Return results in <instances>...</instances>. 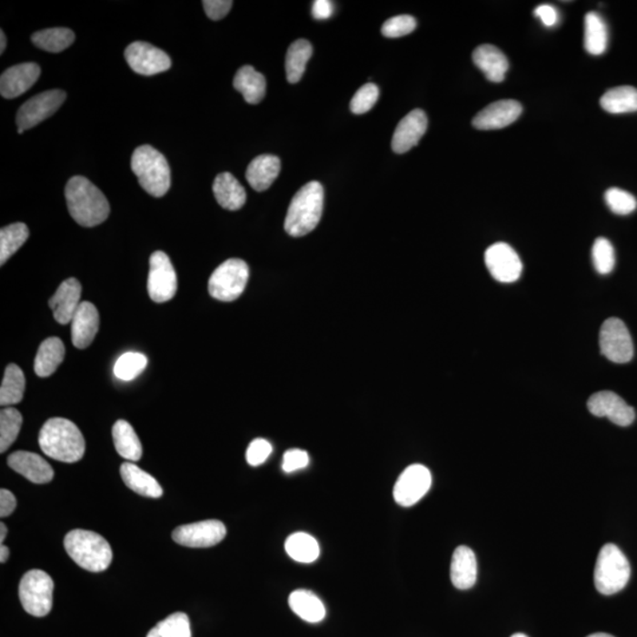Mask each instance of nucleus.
<instances>
[{
    "label": "nucleus",
    "mask_w": 637,
    "mask_h": 637,
    "mask_svg": "<svg viewBox=\"0 0 637 637\" xmlns=\"http://www.w3.org/2000/svg\"><path fill=\"white\" fill-rule=\"evenodd\" d=\"M67 209L83 227H95L108 219L110 205L100 189L85 177L75 176L65 187Z\"/></svg>",
    "instance_id": "nucleus-1"
},
{
    "label": "nucleus",
    "mask_w": 637,
    "mask_h": 637,
    "mask_svg": "<svg viewBox=\"0 0 637 637\" xmlns=\"http://www.w3.org/2000/svg\"><path fill=\"white\" fill-rule=\"evenodd\" d=\"M39 446L47 457L63 463L81 461L85 453V437L73 422L51 418L39 433Z\"/></svg>",
    "instance_id": "nucleus-2"
},
{
    "label": "nucleus",
    "mask_w": 637,
    "mask_h": 637,
    "mask_svg": "<svg viewBox=\"0 0 637 637\" xmlns=\"http://www.w3.org/2000/svg\"><path fill=\"white\" fill-rule=\"evenodd\" d=\"M323 188L319 182L304 184L288 208L284 229L291 236L307 235L315 229L322 219L323 211Z\"/></svg>",
    "instance_id": "nucleus-3"
},
{
    "label": "nucleus",
    "mask_w": 637,
    "mask_h": 637,
    "mask_svg": "<svg viewBox=\"0 0 637 637\" xmlns=\"http://www.w3.org/2000/svg\"><path fill=\"white\" fill-rule=\"evenodd\" d=\"M65 548L79 567L91 572H102L113 561V550L105 537L89 530L76 529L67 533Z\"/></svg>",
    "instance_id": "nucleus-4"
},
{
    "label": "nucleus",
    "mask_w": 637,
    "mask_h": 637,
    "mask_svg": "<svg viewBox=\"0 0 637 637\" xmlns=\"http://www.w3.org/2000/svg\"><path fill=\"white\" fill-rule=\"evenodd\" d=\"M132 169L141 187L152 196L162 197L168 193L172 177L167 158L152 145H141L134 150Z\"/></svg>",
    "instance_id": "nucleus-5"
},
{
    "label": "nucleus",
    "mask_w": 637,
    "mask_h": 637,
    "mask_svg": "<svg viewBox=\"0 0 637 637\" xmlns=\"http://www.w3.org/2000/svg\"><path fill=\"white\" fill-rule=\"evenodd\" d=\"M631 573V563L620 548L615 544L603 545L593 572L597 592L603 595H614L626 588Z\"/></svg>",
    "instance_id": "nucleus-6"
},
{
    "label": "nucleus",
    "mask_w": 637,
    "mask_h": 637,
    "mask_svg": "<svg viewBox=\"0 0 637 637\" xmlns=\"http://www.w3.org/2000/svg\"><path fill=\"white\" fill-rule=\"evenodd\" d=\"M54 581L45 572L30 571L22 577L19 599L27 614L45 617L53 609Z\"/></svg>",
    "instance_id": "nucleus-7"
},
{
    "label": "nucleus",
    "mask_w": 637,
    "mask_h": 637,
    "mask_svg": "<svg viewBox=\"0 0 637 637\" xmlns=\"http://www.w3.org/2000/svg\"><path fill=\"white\" fill-rule=\"evenodd\" d=\"M249 267L244 260L229 259L214 271L209 279V294L220 302H234L247 286Z\"/></svg>",
    "instance_id": "nucleus-8"
},
{
    "label": "nucleus",
    "mask_w": 637,
    "mask_h": 637,
    "mask_svg": "<svg viewBox=\"0 0 637 637\" xmlns=\"http://www.w3.org/2000/svg\"><path fill=\"white\" fill-rule=\"evenodd\" d=\"M601 353L615 363H627L634 357V345L626 323L619 318L605 320L600 331Z\"/></svg>",
    "instance_id": "nucleus-9"
},
{
    "label": "nucleus",
    "mask_w": 637,
    "mask_h": 637,
    "mask_svg": "<svg viewBox=\"0 0 637 637\" xmlns=\"http://www.w3.org/2000/svg\"><path fill=\"white\" fill-rule=\"evenodd\" d=\"M148 292L150 299L157 304L170 302L177 292V275L172 261L164 252L150 256Z\"/></svg>",
    "instance_id": "nucleus-10"
},
{
    "label": "nucleus",
    "mask_w": 637,
    "mask_h": 637,
    "mask_svg": "<svg viewBox=\"0 0 637 637\" xmlns=\"http://www.w3.org/2000/svg\"><path fill=\"white\" fill-rule=\"evenodd\" d=\"M433 485L430 470L422 464H413L403 471L393 489L394 501L403 508L417 504Z\"/></svg>",
    "instance_id": "nucleus-11"
},
{
    "label": "nucleus",
    "mask_w": 637,
    "mask_h": 637,
    "mask_svg": "<svg viewBox=\"0 0 637 637\" xmlns=\"http://www.w3.org/2000/svg\"><path fill=\"white\" fill-rule=\"evenodd\" d=\"M66 94L63 90H49L24 103L17 114V125L24 132L42 124L53 116L65 103Z\"/></svg>",
    "instance_id": "nucleus-12"
},
{
    "label": "nucleus",
    "mask_w": 637,
    "mask_h": 637,
    "mask_svg": "<svg viewBox=\"0 0 637 637\" xmlns=\"http://www.w3.org/2000/svg\"><path fill=\"white\" fill-rule=\"evenodd\" d=\"M227 535L223 522L208 520L181 525L173 532V540L188 548H211L219 544Z\"/></svg>",
    "instance_id": "nucleus-13"
},
{
    "label": "nucleus",
    "mask_w": 637,
    "mask_h": 637,
    "mask_svg": "<svg viewBox=\"0 0 637 637\" xmlns=\"http://www.w3.org/2000/svg\"><path fill=\"white\" fill-rule=\"evenodd\" d=\"M125 59L134 73L144 76L164 73L172 66V59L164 50L145 42H134L126 47Z\"/></svg>",
    "instance_id": "nucleus-14"
},
{
    "label": "nucleus",
    "mask_w": 637,
    "mask_h": 637,
    "mask_svg": "<svg viewBox=\"0 0 637 637\" xmlns=\"http://www.w3.org/2000/svg\"><path fill=\"white\" fill-rule=\"evenodd\" d=\"M485 264L493 279L503 284L514 283L523 271V264L516 251L504 243L494 244L486 249Z\"/></svg>",
    "instance_id": "nucleus-15"
},
{
    "label": "nucleus",
    "mask_w": 637,
    "mask_h": 637,
    "mask_svg": "<svg viewBox=\"0 0 637 637\" xmlns=\"http://www.w3.org/2000/svg\"><path fill=\"white\" fill-rule=\"evenodd\" d=\"M588 410L596 417H607L619 426H629L635 421V410L612 391L593 393L589 398Z\"/></svg>",
    "instance_id": "nucleus-16"
},
{
    "label": "nucleus",
    "mask_w": 637,
    "mask_h": 637,
    "mask_svg": "<svg viewBox=\"0 0 637 637\" xmlns=\"http://www.w3.org/2000/svg\"><path fill=\"white\" fill-rule=\"evenodd\" d=\"M523 106L514 100H502L485 106L474 116L473 125L480 130L503 129L520 118Z\"/></svg>",
    "instance_id": "nucleus-17"
},
{
    "label": "nucleus",
    "mask_w": 637,
    "mask_h": 637,
    "mask_svg": "<svg viewBox=\"0 0 637 637\" xmlns=\"http://www.w3.org/2000/svg\"><path fill=\"white\" fill-rule=\"evenodd\" d=\"M41 76V67L35 63H23L4 71L0 77V94L6 100L21 96L33 88Z\"/></svg>",
    "instance_id": "nucleus-18"
},
{
    "label": "nucleus",
    "mask_w": 637,
    "mask_h": 637,
    "mask_svg": "<svg viewBox=\"0 0 637 637\" xmlns=\"http://www.w3.org/2000/svg\"><path fill=\"white\" fill-rule=\"evenodd\" d=\"M427 116L421 109H415L403 118L392 138V149L405 154L419 144L427 130Z\"/></svg>",
    "instance_id": "nucleus-19"
},
{
    "label": "nucleus",
    "mask_w": 637,
    "mask_h": 637,
    "mask_svg": "<svg viewBox=\"0 0 637 637\" xmlns=\"http://www.w3.org/2000/svg\"><path fill=\"white\" fill-rule=\"evenodd\" d=\"M7 464L35 484H46L54 480L53 466L37 453L15 451L7 458Z\"/></svg>",
    "instance_id": "nucleus-20"
},
{
    "label": "nucleus",
    "mask_w": 637,
    "mask_h": 637,
    "mask_svg": "<svg viewBox=\"0 0 637 637\" xmlns=\"http://www.w3.org/2000/svg\"><path fill=\"white\" fill-rule=\"evenodd\" d=\"M82 286L79 281L70 278L62 283L61 286L50 299L49 304L54 312L55 319L61 324L73 322L75 314L81 306Z\"/></svg>",
    "instance_id": "nucleus-21"
},
{
    "label": "nucleus",
    "mask_w": 637,
    "mask_h": 637,
    "mask_svg": "<svg viewBox=\"0 0 637 637\" xmlns=\"http://www.w3.org/2000/svg\"><path fill=\"white\" fill-rule=\"evenodd\" d=\"M100 330V314L96 306L89 302H83L73 322H71V339L74 346L85 350L93 343Z\"/></svg>",
    "instance_id": "nucleus-22"
},
{
    "label": "nucleus",
    "mask_w": 637,
    "mask_h": 637,
    "mask_svg": "<svg viewBox=\"0 0 637 637\" xmlns=\"http://www.w3.org/2000/svg\"><path fill=\"white\" fill-rule=\"evenodd\" d=\"M473 59L474 65L490 82L501 83L504 81L505 75L509 70V61L498 47L490 45L478 46L473 51Z\"/></svg>",
    "instance_id": "nucleus-23"
},
{
    "label": "nucleus",
    "mask_w": 637,
    "mask_h": 637,
    "mask_svg": "<svg viewBox=\"0 0 637 637\" xmlns=\"http://www.w3.org/2000/svg\"><path fill=\"white\" fill-rule=\"evenodd\" d=\"M451 581L457 589L466 591L477 581V560L473 550L461 545L454 550L451 561Z\"/></svg>",
    "instance_id": "nucleus-24"
},
{
    "label": "nucleus",
    "mask_w": 637,
    "mask_h": 637,
    "mask_svg": "<svg viewBox=\"0 0 637 637\" xmlns=\"http://www.w3.org/2000/svg\"><path fill=\"white\" fill-rule=\"evenodd\" d=\"M213 192L217 204L227 211H239L246 204V191L231 173H223L216 176Z\"/></svg>",
    "instance_id": "nucleus-25"
},
{
    "label": "nucleus",
    "mask_w": 637,
    "mask_h": 637,
    "mask_svg": "<svg viewBox=\"0 0 637 637\" xmlns=\"http://www.w3.org/2000/svg\"><path fill=\"white\" fill-rule=\"evenodd\" d=\"M281 170L280 158L274 155H260L249 164L246 179L256 192L267 191Z\"/></svg>",
    "instance_id": "nucleus-26"
},
{
    "label": "nucleus",
    "mask_w": 637,
    "mask_h": 637,
    "mask_svg": "<svg viewBox=\"0 0 637 637\" xmlns=\"http://www.w3.org/2000/svg\"><path fill=\"white\" fill-rule=\"evenodd\" d=\"M65 357V346L62 340L51 336L41 343L35 359V372L38 377L46 378L57 371Z\"/></svg>",
    "instance_id": "nucleus-27"
},
{
    "label": "nucleus",
    "mask_w": 637,
    "mask_h": 637,
    "mask_svg": "<svg viewBox=\"0 0 637 637\" xmlns=\"http://www.w3.org/2000/svg\"><path fill=\"white\" fill-rule=\"evenodd\" d=\"M121 477L124 484L134 493L141 496L160 498L164 489L158 482L145 471L138 468L134 463L126 462L121 466Z\"/></svg>",
    "instance_id": "nucleus-28"
},
{
    "label": "nucleus",
    "mask_w": 637,
    "mask_h": 637,
    "mask_svg": "<svg viewBox=\"0 0 637 637\" xmlns=\"http://www.w3.org/2000/svg\"><path fill=\"white\" fill-rule=\"evenodd\" d=\"M233 85L249 105H257L266 95V78L251 65H244L237 71Z\"/></svg>",
    "instance_id": "nucleus-29"
},
{
    "label": "nucleus",
    "mask_w": 637,
    "mask_h": 637,
    "mask_svg": "<svg viewBox=\"0 0 637 637\" xmlns=\"http://www.w3.org/2000/svg\"><path fill=\"white\" fill-rule=\"evenodd\" d=\"M288 603L295 615L310 623L322 622L326 616V608L323 601L314 592L299 589L293 592Z\"/></svg>",
    "instance_id": "nucleus-30"
},
{
    "label": "nucleus",
    "mask_w": 637,
    "mask_h": 637,
    "mask_svg": "<svg viewBox=\"0 0 637 637\" xmlns=\"http://www.w3.org/2000/svg\"><path fill=\"white\" fill-rule=\"evenodd\" d=\"M114 447L121 457L130 462H138L144 453L140 438L134 433V427L125 421H117L113 426Z\"/></svg>",
    "instance_id": "nucleus-31"
},
{
    "label": "nucleus",
    "mask_w": 637,
    "mask_h": 637,
    "mask_svg": "<svg viewBox=\"0 0 637 637\" xmlns=\"http://www.w3.org/2000/svg\"><path fill=\"white\" fill-rule=\"evenodd\" d=\"M608 46V27L596 12H589L584 19V47L588 54L600 56Z\"/></svg>",
    "instance_id": "nucleus-32"
},
{
    "label": "nucleus",
    "mask_w": 637,
    "mask_h": 637,
    "mask_svg": "<svg viewBox=\"0 0 637 637\" xmlns=\"http://www.w3.org/2000/svg\"><path fill=\"white\" fill-rule=\"evenodd\" d=\"M601 106L614 114L637 112V89L632 86L611 89L601 97Z\"/></svg>",
    "instance_id": "nucleus-33"
},
{
    "label": "nucleus",
    "mask_w": 637,
    "mask_h": 637,
    "mask_svg": "<svg viewBox=\"0 0 637 637\" xmlns=\"http://www.w3.org/2000/svg\"><path fill=\"white\" fill-rule=\"evenodd\" d=\"M314 54V47L311 43L299 39L290 46L286 56V75L287 81L295 85L303 78L308 61Z\"/></svg>",
    "instance_id": "nucleus-34"
},
{
    "label": "nucleus",
    "mask_w": 637,
    "mask_h": 637,
    "mask_svg": "<svg viewBox=\"0 0 637 637\" xmlns=\"http://www.w3.org/2000/svg\"><path fill=\"white\" fill-rule=\"evenodd\" d=\"M25 392V375L21 367L11 363L6 367L2 387H0V405H15L23 401Z\"/></svg>",
    "instance_id": "nucleus-35"
},
{
    "label": "nucleus",
    "mask_w": 637,
    "mask_h": 637,
    "mask_svg": "<svg viewBox=\"0 0 637 637\" xmlns=\"http://www.w3.org/2000/svg\"><path fill=\"white\" fill-rule=\"evenodd\" d=\"M284 549L291 559L300 563H314L320 555V547L314 537L304 532L293 533L287 538Z\"/></svg>",
    "instance_id": "nucleus-36"
},
{
    "label": "nucleus",
    "mask_w": 637,
    "mask_h": 637,
    "mask_svg": "<svg viewBox=\"0 0 637 637\" xmlns=\"http://www.w3.org/2000/svg\"><path fill=\"white\" fill-rule=\"evenodd\" d=\"M31 41L39 49L45 50L47 53L58 54L73 45L75 34L74 31L65 29V27H55V29L38 31L33 35Z\"/></svg>",
    "instance_id": "nucleus-37"
},
{
    "label": "nucleus",
    "mask_w": 637,
    "mask_h": 637,
    "mask_svg": "<svg viewBox=\"0 0 637 637\" xmlns=\"http://www.w3.org/2000/svg\"><path fill=\"white\" fill-rule=\"evenodd\" d=\"M30 231L25 224L17 223L6 225L0 231V264L6 261L29 239Z\"/></svg>",
    "instance_id": "nucleus-38"
},
{
    "label": "nucleus",
    "mask_w": 637,
    "mask_h": 637,
    "mask_svg": "<svg viewBox=\"0 0 637 637\" xmlns=\"http://www.w3.org/2000/svg\"><path fill=\"white\" fill-rule=\"evenodd\" d=\"M146 637H192L191 621L184 612H174L157 623Z\"/></svg>",
    "instance_id": "nucleus-39"
},
{
    "label": "nucleus",
    "mask_w": 637,
    "mask_h": 637,
    "mask_svg": "<svg viewBox=\"0 0 637 637\" xmlns=\"http://www.w3.org/2000/svg\"><path fill=\"white\" fill-rule=\"evenodd\" d=\"M22 425V414L14 407H6L0 413V453H5L14 444L21 433Z\"/></svg>",
    "instance_id": "nucleus-40"
},
{
    "label": "nucleus",
    "mask_w": 637,
    "mask_h": 637,
    "mask_svg": "<svg viewBox=\"0 0 637 637\" xmlns=\"http://www.w3.org/2000/svg\"><path fill=\"white\" fill-rule=\"evenodd\" d=\"M148 365V358L137 352H128L121 355L114 363V372L118 379L130 382L136 379Z\"/></svg>",
    "instance_id": "nucleus-41"
},
{
    "label": "nucleus",
    "mask_w": 637,
    "mask_h": 637,
    "mask_svg": "<svg viewBox=\"0 0 637 637\" xmlns=\"http://www.w3.org/2000/svg\"><path fill=\"white\" fill-rule=\"evenodd\" d=\"M593 266L600 274L607 275L615 267V251L611 241L599 237L592 246Z\"/></svg>",
    "instance_id": "nucleus-42"
},
{
    "label": "nucleus",
    "mask_w": 637,
    "mask_h": 637,
    "mask_svg": "<svg viewBox=\"0 0 637 637\" xmlns=\"http://www.w3.org/2000/svg\"><path fill=\"white\" fill-rule=\"evenodd\" d=\"M605 204L612 213L628 215L636 211L637 201L631 193L620 188L608 189L604 194Z\"/></svg>",
    "instance_id": "nucleus-43"
},
{
    "label": "nucleus",
    "mask_w": 637,
    "mask_h": 637,
    "mask_svg": "<svg viewBox=\"0 0 637 637\" xmlns=\"http://www.w3.org/2000/svg\"><path fill=\"white\" fill-rule=\"evenodd\" d=\"M379 98L378 86L373 83H367L363 85L354 95L351 101V112L355 114H363L370 112L375 105Z\"/></svg>",
    "instance_id": "nucleus-44"
},
{
    "label": "nucleus",
    "mask_w": 637,
    "mask_h": 637,
    "mask_svg": "<svg viewBox=\"0 0 637 637\" xmlns=\"http://www.w3.org/2000/svg\"><path fill=\"white\" fill-rule=\"evenodd\" d=\"M417 21L409 15H397L383 23L382 34L387 38H399L413 33Z\"/></svg>",
    "instance_id": "nucleus-45"
},
{
    "label": "nucleus",
    "mask_w": 637,
    "mask_h": 637,
    "mask_svg": "<svg viewBox=\"0 0 637 637\" xmlns=\"http://www.w3.org/2000/svg\"><path fill=\"white\" fill-rule=\"evenodd\" d=\"M273 447L266 439L257 438L249 444L246 458L249 465L259 466L264 464L271 456Z\"/></svg>",
    "instance_id": "nucleus-46"
},
{
    "label": "nucleus",
    "mask_w": 637,
    "mask_h": 637,
    "mask_svg": "<svg viewBox=\"0 0 637 637\" xmlns=\"http://www.w3.org/2000/svg\"><path fill=\"white\" fill-rule=\"evenodd\" d=\"M308 464H310V456L306 451L292 449L284 454L283 470L284 473H294L296 470L306 468Z\"/></svg>",
    "instance_id": "nucleus-47"
},
{
    "label": "nucleus",
    "mask_w": 637,
    "mask_h": 637,
    "mask_svg": "<svg viewBox=\"0 0 637 637\" xmlns=\"http://www.w3.org/2000/svg\"><path fill=\"white\" fill-rule=\"evenodd\" d=\"M204 7L205 14L213 21H220L228 15L233 6L231 0H204Z\"/></svg>",
    "instance_id": "nucleus-48"
},
{
    "label": "nucleus",
    "mask_w": 637,
    "mask_h": 637,
    "mask_svg": "<svg viewBox=\"0 0 637 637\" xmlns=\"http://www.w3.org/2000/svg\"><path fill=\"white\" fill-rule=\"evenodd\" d=\"M535 15L541 19V22L547 27L555 26L559 23V11L549 4H542L536 7Z\"/></svg>",
    "instance_id": "nucleus-49"
},
{
    "label": "nucleus",
    "mask_w": 637,
    "mask_h": 637,
    "mask_svg": "<svg viewBox=\"0 0 637 637\" xmlns=\"http://www.w3.org/2000/svg\"><path fill=\"white\" fill-rule=\"evenodd\" d=\"M15 506H17V500L15 494L6 489L0 490V516L3 518L10 516L15 512Z\"/></svg>",
    "instance_id": "nucleus-50"
},
{
    "label": "nucleus",
    "mask_w": 637,
    "mask_h": 637,
    "mask_svg": "<svg viewBox=\"0 0 637 637\" xmlns=\"http://www.w3.org/2000/svg\"><path fill=\"white\" fill-rule=\"evenodd\" d=\"M334 12L333 3L330 0H316L314 3V7H312V15L318 21H324L332 17Z\"/></svg>",
    "instance_id": "nucleus-51"
},
{
    "label": "nucleus",
    "mask_w": 637,
    "mask_h": 637,
    "mask_svg": "<svg viewBox=\"0 0 637 637\" xmlns=\"http://www.w3.org/2000/svg\"><path fill=\"white\" fill-rule=\"evenodd\" d=\"M10 556V550L9 548L6 547V545H0V562L2 563H5L7 560H9Z\"/></svg>",
    "instance_id": "nucleus-52"
},
{
    "label": "nucleus",
    "mask_w": 637,
    "mask_h": 637,
    "mask_svg": "<svg viewBox=\"0 0 637 637\" xmlns=\"http://www.w3.org/2000/svg\"><path fill=\"white\" fill-rule=\"evenodd\" d=\"M6 47V37L5 34H4V31H0V54L4 53V50H5Z\"/></svg>",
    "instance_id": "nucleus-53"
},
{
    "label": "nucleus",
    "mask_w": 637,
    "mask_h": 637,
    "mask_svg": "<svg viewBox=\"0 0 637 637\" xmlns=\"http://www.w3.org/2000/svg\"><path fill=\"white\" fill-rule=\"evenodd\" d=\"M6 535H7L6 525L2 523V524H0V542H2V544H3L4 540H5V538H6Z\"/></svg>",
    "instance_id": "nucleus-54"
},
{
    "label": "nucleus",
    "mask_w": 637,
    "mask_h": 637,
    "mask_svg": "<svg viewBox=\"0 0 637 637\" xmlns=\"http://www.w3.org/2000/svg\"><path fill=\"white\" fill-rule=\"evenodd\" d=\"M588 637H614L611 634H605V632H596V634L589 635Z\"/></svg>",
    "instance_id": "nucleus-55"
},
{
    "label": "nucleus",
    "mask_w": 637,
    "mask_h": 637,
    "mask_svg": "<svg viewBox=\"0 0 637 637\" xmlns=\"http://www.w3.org/2000/svg\"><path fill=\"white\" fill-rule=\"evenodd\" d=\"M512 637H528L525 634H522V632H517V634H513Z\"/></svg>",
    "instance_id": "nucleus-56"
},
{
    "label": "nucleus",
    "mask_w": 637,
    "mask_h": 637,
    "mask_svg": "<svg viewBox=\"0 0 637 637\" xmlns=\"http://www.w3.org/2000/svg\"><path fill=\"white\" fill-rule=\"evenodd\" d=\"M23 133H24V130L18 128V134H23Z\"/></svg>",
    "instance_id": "nucleus-57"
}]
</instances>
